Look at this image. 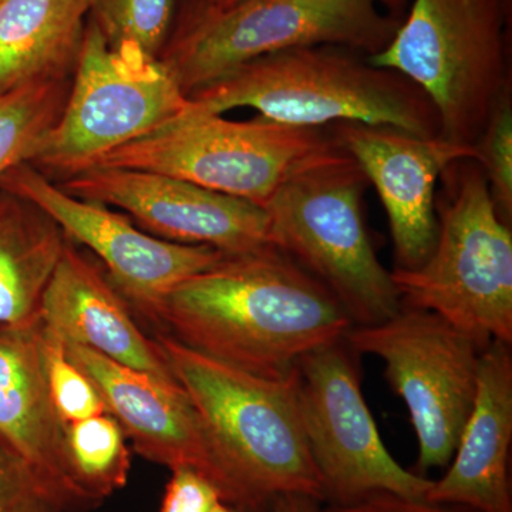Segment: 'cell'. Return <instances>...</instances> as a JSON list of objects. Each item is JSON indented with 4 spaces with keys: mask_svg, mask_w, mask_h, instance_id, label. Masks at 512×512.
<instances>
[{
    "mask_svg": "<svg viewBox=\"0 0 512 512\" xmlns=\"http://www.w3.org/2000/svg\"><path fill=\"white\" fill-rule=\"evenodd\" d=\"M175 340L252 375L286 377L353 328L338 299L274 245L224 255L165 296L154 320Z\"/></svg>",
    "mask_w": 512,
    "mask_h": 512,
    "instance_id": "cell-1",
    "label": "cell"
},
{
    "mask_svg": "<svg viewBox=\"0 0 512 512\" xmlns=\"http://www.w3.org/2000/svg\"><path fill=\"white\" fill-rule=\"evenodd\" d=\"M188 99L191 110L200 113L251 107L288 126L362 123L440 137L437 111L419 86L343 46L298 47L258 57Z\"/></svg>",
    "mask_w": 512,
    "mask_h": 512,
    "instance_id": "cell-2",
    "label": "cell"
},
{
    "mask_svg": "<svg viewBox=\"0 0 512 512\" xmlns=\"http://www.w3.org/2000/svg\"><path fill=\"white\" fill-rule=\"evenodd\" d=\"M154 340L210 431L244 511H269L275 498L288 494L325 503L292 372L286 377L252 375L202 355L168 333L157 332Z\"/></svg>",
    "mask_w": 512,
    "mask_h": 512,
    "instance_id": "cell-3",
    "label": "cell"
},
{
    "mask_svg": "<svg viewBox=\"0 0 512 512\" xmlns=\"http://www.w3.org/2000/svg\"><path fill=\"white\" fill-rule=\"evenodd\" d=\"M367 185L355 158L335 143L293 171L262 207L272 245L318 279L353 326L377 325L402 308L367 232Z\"/></svg>",
    "mask_w": 512,
    "mask_h": 512,
    "instance_id": "cell-4",
    "label": "cell"
},
{
    "mask_svg": "<svg viewBox=\"0 0 512 512\" xmlns=\"http://www.w3.org/2000/svg\"><path fill=\"white\" fill-rule=\"evenodd\" d=\"M437 237L416 269H393L402 305L436 313L485 349L512 343V231L501 220L483 167L463 158L441 174Z\"/></svg>",
    "mask_w": 512,
    "mask_h": 512,
    "instance_id": "cell-5",
    "label": "cell"
},
{
    "mask_svg": "<svg viewBox=\"0 0 512 512\" xmlns=\"http://www.w3.org/2000/svg\"><path fill=\"white\" fill-rule=\"evenodd\" d=\"M512 0H413L377 67L412 80L437 111L440 137L476 148L512 90Z\"/></svg>",
    "mask_w": 512,
    "mask_h": 512,
    "instance_id": "cell-6",
    "label": "cell"
},
{
    "mask_svg": "<svg viewBox=\"0 0 512 512\" xmlns=\"http://www.w3.org/2000/svg\"><path fill=\"white\" fill-rule=\"evenodd\" d=\"M403 18L384 0H201L165 43L160 62L190 96L284 50L335 45L377 55Z\"/></svg>",
    "mask_w": 512,
    "mask_h": 512,
    "instance_id": "cell-7",
    "label": "cell"
},
{
    "mask_svg": "<svg viewBox=\"0 0 512 512\" xmlns=\"http://www.w3.org/2000/svg\"><path fill=\"white\" fill-rule=\"evenodd\" d=\"M335 143L329 128L288 126L261 116L234 121L190 106L89 168L164 174L264 207L293 171Z\"/></svg>",
    "mask_w": 512,
    "mask_h": 512,
    "instance_id": "cell-8",
    "label": "cell"
},
{
    "mask_svg": "<svg viewBox=\"0 0 512 512\" xmlns=\"http://www.w3.org/2000/svg\"><path fill=\"white\" fill-rule=\"evenodd\" d=\"M74 67L62 113L29 161L35 167L70 177L190 109L160 59L110 46L92 16Z\"/></svg>",
    "mask_w": 512,
    "mask_h": 512,
    "instance_id": "cell-9",
    "label": "cell"
},
{
    "mask_svg": "<svg viewBox=\"0 0 512 512\" xmlns=\"http://www.w3.org/2000/svg\"><path fill=\"white\" fill-rule=\"evenodd\" d=\"M345 339L386 365L419 441L417 474L447 467L473 410L483 349L436 313L406 305L377 325L353 326Z\"/></svg>",
    "mask_w": 512,
    "mask_h": 512,
    "instance_id": "cell-10",
    "label": "cell"
},
{
    "mask_svg": "<svg viewBox=\"0 0 512 512\" xmlns=\"http://www.w3.org/2000/svg\"><path fill=\"white\" fill-rule=\"evenodd\" d=\"M357 356L343 338L306 353L292 369L325 503H350L373 493L426 497L433 480L400 466L384 446L363 396Z\"/></svg>",
    "mask_w": 512,
    "mask_h": 512,
    "instance_id": "cell-11",
    "label": "cell"
},
{
    "mask_svg": "<svg viewBox=\"0 0 512 512\" xmlns=\"http://www.w3.org/2000/svg\"><path fill=\"white\" fill-rule=\"evenodd\" d=\"M0 190L35 205L62 228L67 239L92 249L106 265L114 288L153 323L175 286L211 268L225 255L207 245L151 237L106 205L57 187L30 163L6 171Z\"/></svg>",
    "mask_w": 512,
    "mask_h": 512,
    "instance_id": "cell-12",
    "label": "cell"
},
{
    "mask_svg": "<svg viewBox=\"0 0 512 512\" xmlns=\"http://www.w3.org/2000/svg\"><path fill=\"white\" fill-rule=\"evenodd\" d=\"M63 190L113 205L165 241L207 245L225 255L272 245L261 205L168 175L128 168H89L67 177Z\"/></svg>",
    "mask_w": 512,
    "mask_h": 512,
    "instance_id": "cell-13",
    "label": "cell"
},
{
    "mask_svg": "<svg viewBox=\"0 0 512 512\" xmlns=\"http://www.w3.org/2000/svg\"><path fill=\"white\" fill-rule=\"evenodd\" d=\"M64 348L96 384L107 413L119 421L138 454L171 471H195L217 488L225 503L244 511L210 431L180 384L163 382L76 343H64Z\"/></svg>",
    "mask_w": 512,
    "mask_h": 512,
    "instance_id": "cell-14",
    "label": "cell"
},
{
    "mask_svg": "<svg viewBox=\"0 0 512 512\" xmlns=\"http://www.w3.org/2000/svg\"><path fill=\"white\" fill-rule=\"evenodd\" d=\"M375 187L389 220L394 269L419 268L437 237V184L448 165L476 158V148L441 137H420L400 128L362 123L328 127Z\"/></svg>",
    "mask_w": 512,
    "mask_h": 512,
    "instance_id": "cell-15",
    "label": "cell"
},
{
    "mask_svg": "<svg viewBox=\"0 0 512 512\" xmlns=\"http://www.w3.org/2000/svg\"><path fill=\"white\" fill-rule=\"evenodd\" d=\"M42 319L0 326V441L22 461L39 493L63 512H87L100 501L74 480L66 429L47 386Z\"/></svg>",
    "mask_w": 512,
    "mask_h": 512,
    "instance_id": "cell-16",
    "label": "cell"
},
{
    "mask_svg": "<svg viewBox=\"0 0 512 512\" xmlns=\"http://www.w3.org/2000/svg\"><path fill=\"white\" fill-rule=\"evenodd\" d=\"M40 319L64 343L178 384L156 340L137 325L123 295L69 239L43 293Z\"/></svg>",
    "mask_w": 512,
    "mask_h": 512,
    "instance_id": "cell-17",
    "label": "cell"
},
{
    "mask_svg": "<svg viewBox=\"0 0 512 512\" xmlns=\"http://www.w3.org/2000/svg\"><path fill=\"white\" fill-rule=\"evenodd\" d=\"M511 345L483 349L476 400L446 474L431 484L427 500L464 505L478 512H512Z\"/></svg>",
    "mask_w": 512,
    "mask_h": 512,
    "instance_id": "cell-18",
    "label": "cell"
},
{
    "mask_svg": "<svg viewBox=\"0 0 512 512\" xmlns=\"http://www.w3.org/2000/svg\"><path fill=\"white\" fill-rule=\"evenodd\" d=\"M89 16L90 0H0V94L66 79Z\"/></svg>",
    "mask_w": 512,
    "mask_h": 512,
    "instance_id": "cell-19",
    "label": "cell"
},
{
    "mask_svg": "<svg viewBox=\"0 0 512 512\" xmlns=\"http://www.w3.org/2000/svg\"><path fill=\"white\" fill-rule=\"evenodd\" d=\"M66 242L45 212L0 190V326L40 320L43 293Z\"/></svg>",
    "mask_w": 512,
    "mask_h": 512,
    "instance_id": "cell-20",
    "label": "cell"
},
{
    "mask_svg": "<svg viewBox=\"0 0 512 512\" xmlns=\"http://www.w3.org/2000/svg\"><path fill=\"white\" fill-rule=\"evenodd\" d=\"M67 456L77 484L103 503L126 487L131 468L126 433L109 413L67 424Z\"/></svg>",
    "mask_w": 512,
    "mask_h": 512,
    "instance_id": "cell-21",
    "label": "cell"
},
{
    "mask_svg": "<svg viewBox=\"0 0 512 512\" xmlns=\"http://www.w3.org/2000/svg\"><path fill=\"white\" fill-rule=\"evenodd\" d=\"M66 99V79L29 83L0 94V178L32 160Z\"/></svg>",
    "mask_w": 512,
    "mask_h": 512,
    "instance_id": "cell-22",
    "label": "cell"
},
{
    "mask_svg": "<svg viewBox=\"0 0 512 512\" xmlns=\"http://www.w3.org/2000/svg\"><path fill=\"white\" fill-rule=\"evenodd\" d=\"M175 0H90V16L113 47L160 59L173 23Z\"/></svg>",
    "mask_w": 512,
    "mask_h": 512,
    "instance_id": "cell-23",
    "label": "cell"
},
{
    "mask_svg": "<svg viewBox=\"0 0 512 512\" xmlns=\"http://www.w3.org/2000/svg\"><path fill=\"white\" fill-rule=\"evenodd\" d=\"M42 355L50 396L64 423L107 413L96 384L70 359L63 340L45 325L42 329Z\"/></svg>",
    "mask_w": 512,
    "mask_h": 512,
    "instance_id": "cell-24",
    "label": "cell"
},
{
    "mask_svg": "<svg viewBox=\"0 0 512 512\" xmlns=\"http://www.w3.org/2000/svg\"><path fill=\"white\" fill-rule=\"evenodd\" d=\"M491 198L501 220L512 221V90L505 93L476 144Z\"/></svg>",
    "mask_w": 512,
    "mask_h": 512,
    "instance_id": "cell-25",
    "label": "cell"
},
{
    "mask_svg": "<svg viewBox=\"0 0 512 512\" xmlns=\"http://www.w3.org/2000/svg\"><path fill=\"white\" fill-rule=\"evenodd\" d=\"M160 512H210L222 500L217 488L188 468L171 471Z\"/></svg>",
    "mask_w": 512,
    "mask_h": 512,
    "instance_id": "cell-26",
    "label": "cell"
},
{
    "mask_svg": "<svg viewBox=\"0 0 512 512\" xmlns=\"http://www.w3.org/2000/svg\"><path fill=\"white\" fill-rule=\"evenodd\" d=\"M320 512H478L464 505L441 503L426 497H404L392 493H373L345 504H328Z\"/></svg>",
    "mask_w": 512,
    "mask_h": 512,
    "instance_id": "cell-27",
    "label": "cell"
},
{
    "mask_svg": "<svg viewBox=\"0 0 512 512\" xmlns=\"http://www.w3.org/2000/svg\"><path fill=\"white\" fill-rule=\"evenodd\" d=\"M35 494L40 493L29 471L0 441V512H15L23 501Z\"/></svg>",
    "mask_w": 512,
    "mask_h": 512,
    "instance_id": "cell-28",
    "label": "cell"
},
{
    "mask_svg": "<svg viewBox=\"0 0 512 512\" xmlns=\"http://www.w3.org/2000/svg\"><path fill=\"white\" fill-rule=\"evenodd\" d=\"M322 504L308 495L288 494L275 498L269 512H320Z\"/></svg>",
    "mask_w": 512,
    "mask_h": 512,
    "instance_id": "cell-29",
    "label": "cell"
},
{
    "mask_svg": "<svg viewBox=\"0 0 512 512\" xmlns=\"http://www.w3.org/2000/svg\"><path fill=\"white\" fill-rule=\"evenodd\" d=\"M15 512H63L60 511L59 508H56L55 505L50 504L49 501L46 500L45 497H42L40 494L32 495L28 500L23 501L22 504L19 505L18 510Z\"/></svg>",
    "mask_w": 512,
    "mask_h": 512,
    "instance_id": "cell-30",
    "label": "cell"
},
{
    "mask_svg": "<svg viewBox=\"0 0 512 512\" xmlns=\"http://www.w3.org/2000/svg\"><path fill=\"white\" fill-rule=\"evenodd\" d=\"M210 512H245L242 510H239V508L234 507V505L225 503L224 500L218 501L217 504L214 505V507L211 508Z\"/></svg>",
    "mask_w": 512,
    "mask_h": 512,
    "instance_id": "cell-31",
    "label": "cell"
},
{
    "mask_svg": "<svg viewBox=\"0 0 512 512\" xmlns=\"http://www.w3.org/2000/svg\"><path fill=\"white\" fill-rule=\"evenodd\" d=\"M387 5L390 6L393 10H396L397 13H402L404 15V10H406L407 0H384Z\"/></svg>",
    "mask_w": 512,
    "mask_h": 512,
    "instance_id": "cell-32",
    "label": "cell"
},
{
    "mask_svg": "<svg viewBox=\"0 0 512 512\" xmlns=\"http://www.w3.org/2000/svg\"><path fill=\"white\" fill-rule=\"evenodd\" d=\"M222 2H227V0H222Z\"/></svg>",
    "mask_w": 512,
    "mask_h": 512,
    "instance_id": "cell-33",
    "label": "cell"
}]
</instances>
